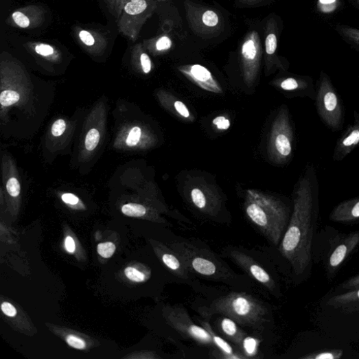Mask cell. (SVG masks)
I'll use <instances>...</instances> for the list:
<instances>
[{"label": "cell", "mask_w": 359, "mask_h": 359, "mask_svg": "<svg viewBox=\"0 0 359 359\" xmlns=\"http://www.w3.org/2000/svg\"><path fill=\"white\" fill-rule=\"evenodd\" d=\"M319 183L313 164H308L293 192V207L279 252L301 278L311 270L313 241L319 213Z\"/></svg>", "instance_id": "6da1fadb"}, {"label": "cell", "mask_w": 359, "mask_h": 359, "mask_svg": "<svg viewBox=\"0 0 359 359\" xmlns=\"http://www.w3.org/2000/svg\"><path fill=\"white\" fill-rule=\"evenodd\" d=\"M196 310L207 320L215 315L229 317L241 327L249 329L259 336L270 331L273 326L271 309L244 290L232 291L202 303Z\"/></svg>", "instance_id": "7a4b0ae2"}, {"label": "cell", "mask_w": 359, "mask_h": 359, "mask_svg": "<svg viewBox=\"0 0 359 359\" xmlns=\"http://www.w3.org/2000/svg\"><path fill=\"white\" fill-rule=\"evenodd\" d=\"M171 248L196 277L222 283L240 290H248L253 286V280L248 275L238 274L222 256L200 241L177 240L171 244Z\"/></svg>", "instance_id": "3957f363"}, {"label": "cell", "mask_w": 359, "mask_h": 359, "mask_svg": "<svg viewBox=\"0 0 359 359\" xmlns=\"http://www.w3.org/2000/svg\"><path fill=\"white\" fill-rule=\"evenodd\" d=\"M244 210L255 229L273 245L279 246L291 216L289 207L272 194L248 189L245 194Z\"/></svg>", "instance_id": "277c9868"}, {"label": "cell", "mask_w": 359, "mask_h": 359, "mask_svg": "<svg viewBox=\"0 0 359 359\" xmlns=\"http://www.w3.org/2000/svg\"><path fill=\"white\" fill-rule=\"evenodd\" d=\"M183 194L188 205L204 218L221 224L231 222L222 194L203 178H195L187 182Z\"/></svg>", "instance_id": "5b68a950"}, {"label": "cell", "mask_w": 359, "mask_h": 359, "mask_svg": "<svg viewBox=\"0 0 359 359\" xmlns=\"http://www.w3.org/2000/svg\"><path fill=\"white\" fill-rule=\"evenodd\" d=\"M221 256L231 259L253 281L264 287L276 298L281 296L277 277L269 265L261 261L255 253L244 247L228 246L224 248Z\"/></svg>", "instance_id": "8992f818"}, {"label": "cell", "mask_w": 359, "mask_h": 359, "mask_svg": "<svg viewBox=\"0 0 359 359\" xmlns=\"http://www.w3.org/2000/svg\"><path fill=\"white\" fill-rule=\"evenodd\" d=\"M315 106L323 124L338 132L345 123V108L330 77L322 71L317 81Z\"/></svg>", "instance_id": "52a82bcc"}, {"label": "cell", "mask_w": 359, "mask_h": 359, "mask_svg": "<svg viewBox=\"0 0 359 359\" xmlns=\"http://www.w3.org/2000/svg\"><path fill=\"white\" fill-rule=\"evenodd\" d=\"M294 130L288 108L282 105L271 126L268 154L276 165H283L290 161L294 150Z\"/></svg>", "instance_id": "ba28073f"}, {"label": "cell", "mask_w": 359, "mask_h": 359, "mask_svg": "<svg viewBox=\"0 0 359 359\" xmlns=\"http://www.w3.org/2000/svg\"><path fill=\"white\" fill-rule=\"evenodd\" d=\"M186 19L194 34L205 39L216 38L224 28V21L216 11L190 0L184 3Z\"/></svg>", "instance_id": "9c48e42d"}, {"label": "cell", "mask_w": 359, "mask_h": 359, "mask_svg": "<svg viewBox=\"0 0 359 359\" xmlns=\"http://www.w3.org/2000/svg\"><path fill=\"white\" fill-rule=\"evenodd\" d=\"M165 316L168 323L183 337L211 349H215L209 333L202 325L194 323L183 305L176 304L168 307Z\"/></svg>", "instance_id": "30bf717a"}, {"label": "cell", "mask_w": 359, "mask_h": 359, "mask_svg": "<svg viewBox=\"0 0 359 359\" xmlns=\"http://www.w3.org/2000/svg\"><path fill=\"white\" fill-rule=\"evenodd\" d=\"M263 56V45L258 32L252 30L246 36L240 51L242 74L248 88L252 87L257 81Z\"/></svg>", "instance_id": "8fae6325"}, {"label": "cell", "mask_w": 359, "mask_h": 359, "mask_svg": "<svg viewBox=\"0 0 359 359\" xmlns=\"http://www.w3.org/2000/svg\"><path fill=\"white\" fill-rule=\"evenodd\" d=\"M359 246V231L337 236L333 240L325 260L328 276L332 277L340 270L350 254Z\"/></svg>", "instance_id": "7c38bea8"}, {"label": "cell", "mask_w": 359, "mask_h": 359, "mask_svg": "<svg viewBox=\"0 0 359 359\" xmlns=\"http://www.w3.org/2000/svg\"><path fill=\"white\" fill-rule=\"evenodd\" d=\"M160 258L163 264L178 279L189 285L196 290H202V287L187 269L182 259L172 248L161 246L159 249Z\"/></svg>", "instance_id": "4fadbf2b"}, {"label": "cell", "mask_w": 359, "mask_h": 359, "mask_svg": "<svg viewBox=\"0 0 359 359\" xmlns=\"http://www.w3.org/2000/svg\"><path fill=\"white\" fill-rule=\"evenodd\" d=\"M178 70L188 80L205 91L214 93L223 92L222 88L212 73L202 65H181Z\"/></svg>", "instance_id": "5bb4252c"}, {"label": "cell", "mask_w": 359, "mask_h": 359, "mask_svg": "<svg viewBox=\"0 0 359 359\" xmlns=\"http://www.w3.org/2000/svg\"><path fill=\"white\" fill-rule=\"evenodd\" d=\"M274 85L281 91L314 101L316 88L312 78L308 76H289L276 80Z\"/></svg>", "instance_id": "9a60e30c"}, {"label": "cell", "mask_w": 359, "mask_h": 359, "mask_svg": "<svg viewBox=\"0 0 359 359\" xmlns=\"http://www.w3.org/2000/svg\"><path fill=\"white\" fill-rule=\"evenodd\" d=\"M353 121L336 143L333 155L336 161L344 160L359 147V113L356 111L354 112Z\"/></svg>", "instance_id": "2e32d148"}, {"label": "cell", "mask_w": 359, "mask_h": 359, "mask_svg": "<svg viewBox=\"0 0 359 359\" xmlns=\"http://www.w3.org/2000/svg\"><path fill=\"white\" fill-rule=\"evenodd\" d=\"M278 47V26L274 18H270L266 27L265 61L266 75L275 67L286 71V67L277 55Z\"/></svg>", "instance_id": "e0dca14e"}, {"label": "cell", "mask_w": 359, "mask_h": 359, "mask_svg": "<svg viewBox=\"0 0 359 359\" xmlns=\"http://www.w3.org/2000/svg\"><path fill=\"white\" fill-rule=\"evenodd\" d=\"M198 322L211 335L215 349H211V355L213 358L219 359H246L242 352L236 347L216 334L209 322L205 319H198Z\"/></svg>", "instance_id": "ac0fdd59"}, {"label": "cell", "mask_w": 359, "mask_h": 359, "mask_svg": "<svg viewBox=\"0 0 359 359\" xmlns=\"http://www.w3.org/2000/svg\"><path fill=\"white\" fill-rule=\"evenodd\" d=\"M216 326L220 336L240 351L242 341L248 335L241 326L231 318L221 315L217 319Z\"/></svg>", "instance_id": "d6986e66"}, {"label": "cell", "mask_w": 359, "mask_h": 359, "mask_svg": "<svg viewBox=\"0 0 359 359\" xmlns=\"http://www.w3.org/2000/svg\"><path fill=\"white\" fill-rule=\"evenodd\" d=\"M329 219L333 222L344 224L359 222V197L338 205L332 211Z\"/></svg>", "instance_id": "ffe728a7"}, {"label": "cell", "mask_w": 359, "mask_h": 359, "mask_svg": "<svg viewBox=\"0 0 359 359\" xmlns=\"http://www.w3.org/2000/svg\"><path fill=\"white\" fill-rule=\"evenodd\" d=\"M327 304L346 313L359 311V288L339 293L332 297Z\"/></svg>", "instance_id": "44dd1931"}, {"label": "cell", "mask_w": 359, "mask_h": 359, "mask_svg": "<svg viewBox=\"0 0 359 359\" xmlns=\"http://www.w3.org/2000/svg\"><path fill=\"white\" fill-rule=\"evenodd\" d=\"M159 100L162 105L174 116L185 121H194V117L189 109L183 102L178 100L175 95L168 92L163 91L159 93Z\"/></svg>", "instance_id": "7402d4cb"}, {"label": "cell", "mask_w": 359, "mask_h": 359, "mask_svg": "<svg viewBox=\"0 0 359 359\" xmlns=\"http://www.w3.org/2000/svg\"><path fill=\"white\" fill-rule=\"evenodd\" d=\"M260 343L258 338L247 335L242 341L240 351L246 359L257 358Z\"/></svg>", "instance_id": "603a6c76"}, {"label": "cell", "mask_w": 359, "mask_h": 359, "mask_svg": "<svg viewBox=\"0 0 359 359\" xmlns=\"http://www.w3.org/2000/svg\"><path fill=\"white\" fill-rule=\"evenodd\" d=\"M339 35L350 45L359 51V29L344 25H338L336 27Z\"/></svg>", "instance_id": "cb8c5ba5"}, {"label": "cell", "mask_w": 359, "mask_h": 359, "mask_svg": "<svg viewBox=\"0 0 359 359\" xmlns=\"http://www.w3.org/2000/svg\"><path fill=\"white\" fill-rule=\"evenodd\" d=\"M343 355L341 349L317 351L301 357L303 359H340Z\"/></svg>", "instance_id": "d4e9b609"}, {"label": "cell", "mask_w": 359, "mask_h": 359, "mask_svg": "<svg viewBox=\"0 0 359 359\" xmlns=\"http://www.w3.org/2000/svg\"><path fill=\"white\" fill-rule=\"evenodd\" d=\"M148 8L146 0H130L126 5L124 10L129 15H139L146 11Z\"/></svg>", "instance_id": "484cf974"}, {"label": "cell", "mask_w": 359, "mask_h": 359, "mask_svg": "<svg viewBox=\"0 0 359 359\" xmlns=\"http://www.w3.org/2000/svg\"><path fill=\"white\" fill-rule=\"evenodd\" d=\"M122 213L129 217H143L147 213V209L138 204H128L121 208Z\"/></svg>", "instance_id": "4316f807"}, {"label": "cell", "mask_w": 359, "mask_h": 359, "mask_svg": "<svg viewBox=\"0 0 359 359\" xmlns=\"http://www.w3.org/2000/svg\"><path fill=\"white\" fill-rule=\"evenodd\" d=\"M339 5L338 0H318L317 9L324 14H330L335 12Z\"/></svg>", "instance_id": "83f0119b"}, {"label": "cell", "mask_w": 359, "mask_h": 359, "mask_svg": "<svg viewBox=\"0 0 359 359\" xmlns=\"http://www.w3.org/2000/svg\"><path fill=\"white\" fill-rule=\"evenodd\" d=\"M20 100L18 92L12 90L3 91L0 95V103L4 107H8L17 103Z\"/></svg>", "instance_id": "f1b7e54d"}, {"label": "cell", "mask_w": 359, "mask_h": 359, "mask_svg": "<svg viewBox=\"0 0 359 359\" xmlns=\"http://www.w3.org/2000/svg\"><path fill=\"white\" fill-rule=\"evenodd\" d=\"M100 141V133L99 130L95 128H92L86 135L85 139V147L91 151L94 150Z\"/></svg>", "instance_id": "f546056e"}, {"label": "cell", "mask_w": 359, "mask_h": 359, "mask_svg": "<svg viewBox=\"0 0 359 359\" xmlns=\"http://www.w3.org/2000/svg\"><path fill=\"white\" fill-rule=\"evenodd\" d=\"M142 136L141 128L139 126L134 127L126 139V144L129 147L137 146L141 140Z\"/></svg>", "instance_id": "4dcf8cb0"}, {"label": "cell", "mask_w": 359, "mask_h": 359, "mask_svg": "<svg viewBox=\"0 0 359 359\" xmlns=\"http://www.w3.org/2000/svg\"><path fill=\"white\" fill-rule=\"evenodd\" d=\"M172 40L167 36H161L155 43V49L157 51L164 52L172 49Z\"/></svg>", "instance_id": "1f68e13d"}, {"label": "cell", "mask_w": 359, "mask_h": 359, "mask_svg": "<svg viewBox=\"0 0 359 359\" xmlns=\"http://www.w3.org/2000/svg\"><path fill=\"white\" fill-rule=\"evenodd\" d=\"M115 249L116 247L112 242L102 243L97 246V253L106 258L113 256Z\"/></svg>", "instance_id": "d6a6232c"}, {"label": "cell", "mask_w": 359, "mask_h": 359, "mask_svg": "<svg viewBox=\"0 0 359 359\" xmlns=\"http://www.w3.org/2000/svg\"><path fill=\"white\" fill-rule=\"evenodd\" d=\"M128 279L136 282H142L146 279V275L134 268H127L124 271Z\"/></svg>", "instance_id": "836d02e7"}, {"label": "cell", "mask_w": 359, "mask_h": 359, "mask_svg": "<svg viewBox=\"0 0 359 359\" xmlns=\"http://www.w3.org/2000/svg\"><path fill=\"white\" fill-rule=\"evenodd\" d=\"M7 189L12 197H18L21 192V185L19 181L16 178H10L7 183Z\"/></svg>", "instance_id": "e575fe53"}, {"label": "cell", "mask_w": 359, "mask_h": 359, "mask_svg": "<svg viewBox=\"0 0 359 359\" xmlns=\"http://www.w3.org/2000/svg\"><path fill=\"white\" fill-rule=\"evenodd\" d=\"M213 124L220 130H227L231 126L230 119L222 115L218 116L213 119Z\"/></svg>", "instance_id": "d590c367"}, {"label": "cell", "mask_w": 359, "mask_h": 359, "mask_svg": "<svg viewBox=\"0 0 359 359\" xmlns=\"http://www.w3.org/2000/svg\"><path fill=\"white\" fill-rule=\"evenodd\" d=\"M67 128V123L62 119L56 121L51 128V133L56 137H60Z\"/></svg>", "instance_id": "8d00e7d4"}, {"label": "cell", "mask_w": 359, "mask_h": 359, "mask_svg": "<svg viewBox=\"0 0 359 359\" xmlns=\"http://www.w3.org/2000/svg\"><path fill=\"white\" fill-rule=\"evenodd\" d=\"M340 287L344 291H349L359 288V275L345 281Z\"/></svg>", "instance_id": "74e56055"}, {"label": "cell", "mask_w": 359, "mask_h": 359, "mask_svg": "<svg viewBox=\"0 0 359 359\" xmlns=\"http://www.w3.org/2000/svg\"><path fill=\"white\" fill-rule=\"evenodd\" d=\"M14 22L21 27L26 28L30 25L29 19L20 12H14L12 15Z\"/></svg>", "instance_id": "f35d334b"}, {"label": "cell", "mask_w": 359, "mask_h": 359, "mask_svg": "<svg viewBox=\"0 0 359 359\" xmlns=\"http://www.w3.org/2000/svg\"><path fill=\"white\" fill-rule=\"evenodd\" d=\"M67 341L70 346L78 349H84L86 347L85 342L75 336H68Z\"/></svg>", "instance_id": "ab89813d"}, {"label": "cell", "mask_w": 359, "mask_h": 359, "mask_svg": "<svg viewBox=\"0 0 359 359\" xmlns=\"http://www.w3.org/2000/svg\"><path fill=\"white\" fill-rule=\"evenodd\" d=\"M141 62L142 69L146 74H148L152 70V62L147 54H142L141 56Z\"/></svg>", "instance_id": "60d3db41"}, {"label": "cell", "mask_w": 359, "mask_h": 359, "mask_svg": "<svg viewBox=\"0 0 359 359\" xmlns=\"http://www.w3.org/2000/svg\"><path fill=\"white\" fill-rule=\"evenodd\" d=\"M80 38L81 40L87 46H92L95 43V40L90 32L86 30H82L80 32Z\"/></svg>", "instance_id": "b9f144b4"}, {"label": "cell", "mask_w": 359, "mask_h": 359, "mask_svg": "<svg viewBox=\"0 0 359 359\" xmlns=\"http://www.w3.org/2000/svg\"><path fill=\"white\" fill-rule=\"evenodd\" d=\"M62 200L67 204L76 205L79 202V199L76 196L71 193H65L62 195Z\"/></svg>", "instance_id": "7bdbcfd3"}, {"label": "cell", "mask_w": 359, "mask_h": 359, "mask_svg": "<svg viewBox=\"0 0 359 359\" xmlns=\"http://www.w3.org/2000/svg\"><path fill=\"white\" fill-rule=\"evenodd\" d=\"M36 51L38 54L45 56L51 55L54 53L53 48L47 45H38L36 47Z\"/></svg>", "instance_id": "ee69618b"}, {"label": "cell", "mask_w": 359, "mask_h": 359, "mask_svg": "<svg viewBox=\"0 0 359 359\" xmlns=\"http://www.w3.org/2000/svg\"><path fill=\"white\" fill-rule=\"evenodd\" d=\"M1 308L3 313L8 316L14 317L16 314V308L9 303H3L2 304Z\"/></svg>", "instance_id": "f6af8a7d"}, {"label": "cell", "mask_w": 359, "mask_h": 359, "mask_svg": "<svg viewBox=\"0 0 359 359\" xmlns=\"http://www.w3.org/2000/svg\"><path fill=\"white\" fill-rule=\"evenodd\" d=\"M65 246L69 253H73L76 251V244L71 237H68L65 239Z\"/></svg>", "instance_id": "bcb514c9"}, {"label": "cell", "mask_w": 359, "mask_h": 359, "mask_svg": "<svg viewBox=\"0 0 359 359\" xmlns=\"http://www.w3.org/2000/svg\"><path fill=\"white\" fill-rule=\"evenodd\" d=\"M240 1L248 5H255L265 1V0H240Z\"/></svg>", "instance_id": "7dc6e473"}, {"label": "cell", "mask_w": 359, "mask_h": 359, "mask_svg": "<svg viewBox=\"0 0 359 359\" xmlns=\"http://www.w3.org/2000/svg\"><path fill=\"white\" fill-rule=\"evenodd\" d=\"M354 3L359 7V0H353Z\"/></svg>", "instance_id": "c3c4849f"}, {"label": "cell", "mask_w": 359, "mask_h": 359, "mask_svg": "<svg viewBox=\"0 0 359 359\" xmlns=\"http://www.w3.org/2000/svg\"><path fill=\"white\" fill-rule=\"evenodd\" d=\"M163 1H165V0H163Z\"/></svg>", "instance_id": "681fc988"}, {"label": "cell", "mask_w": 359, "mask_h": 359, "mask_svg": "<svg viewBox=\"0 0 359 359\" xmlns=\"http://www.w3.org/2000/svg\"><path fill=\"white\" fill-rule=\"evenodd\" d=\"M358 78H359V76H358Z\"/></svg>", "instance_id": "f907efd6"}]
</instances>
